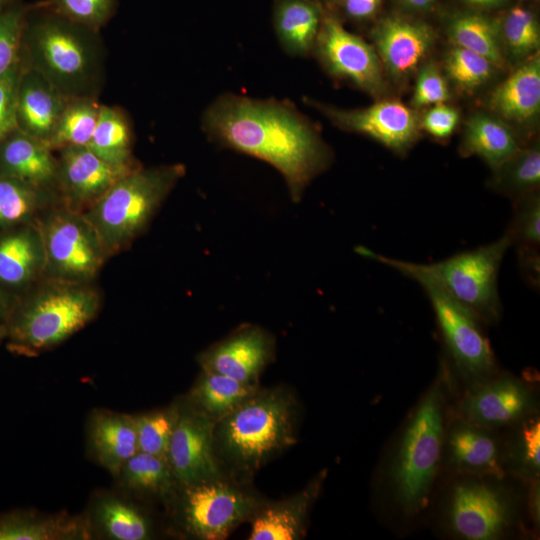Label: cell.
Segmentation results:
<instances>
[{
  "label": "cell",
  "mask_w": 540,
  "mask_h": 540,
  "mask_svg": "<svg viewBox=\"0 0 540 540\" xmlns=\"http://www.w3.org/2000/svg\"><path fill=\"white\" fill-rule=\"evenodd\" d=\"M57 151V196L61 205L76 212L87 211L118 179L137 168L108 164L87 146H67Z\"/></svg>",
  "instance_id": "obj_14"
},
{
  "label": "cell",
  "mask_w": 540,
  "mask_h": 540,
  "mask_svg": "<svg viewBox=\"0 0 540 540\" xmlns=\"http://www.w3.org/2000/svg\"><path fill=\"white\" fill-rule=\"evenodd\" d=\"M458 121L459 114L454 108L439 103L425 113L421 124L432 136L445 138L452 134Z\"/></svg>",
  "instance_id": "obj_46"
},
{
  "label": "cell",
  "mask_w": 540,
  "mask_h": 540,
  "mask_svg": "<svg viewBox=\"0 0 540 540\" xmlns=\"http://www.w3.org/2000/svg\"><path fill=\"white\" fill-rule=\"evenodd\" d=\"M530 495H531L530 506H531L532 517L535 521L539 522V486L538 484L534 483Z\"/></svg>",
  "instance_id": "obj_51"
},
{
  "label": "cell",
  "mask_w": 540,
  "mask_h": 540,
  "mask_svg": "<svg viewBox=\"0 0 540 540\" xmlns=\"http://www.w3.org/2000/svg\"><path fill=\"white\" fill-rule=\"evenodd\" d=\"M511 515L509 497L491 483L465 479L457 483L450 494L448 523L461 538L497 539L508 528Z\"/></svg>",
  "instance_id": "obj_11"
},
{
  "label": "cell",
  "mask_w": 540,
  "mask_h": 540,
  "mask_svg": "<svg viewBox=\"0 0 540 540\" xmlns=\"http://www.w3.org/2000/svg\"><path fill=\"white\" fill-rule=\"evenodd\" d=\"M56 198L55 192L0 174V231L34 222Z\"/></svg>",
  "instance_id": "obj_31"
},
{
  "label": "cell",
  "mask_w": 540,
  "mask_h": 540,
  "mask_svg": "<svg viewBox=\"0 0 540 540\" xmlns=\"http://www.w3.org/2000/svg\"><path fill=\"white\" fill-rule=\"evenodd\" d=\"M6 322L0 321V342L6 338Z\"/></svg>",
  "instance_id": "obj_53"
},
{
  "label": "cell",
  "mask_w": 540,
  "mask_h": 540,
  "mask_svg": "<svg viewBox=\"0 0 540 540\" xmlns=\"http://www.w3.org/2000/svg\"><path fill=\"white\" fill-rule=\"evenodd\" d=\"M493 68L484 57L458 46H454L445 59L447 75L465 90H474L483 85L491 77Z\"/></svg>",
  "instance_id": "obj_41"
},
{
  "label": "cell",
  "mask_w": 540,
  "mask_h": 540,
  "mask_svg": "<svg viewBox=\"0 0 540 540\" xmlns=\"http://www.w3.org/2000/svg\"><path fill=\"white\" fill-rule=\"evenodd\" d=\"M45 253L35 223L0 231V286L14 292L44 278Z\"/></svg>",
  "instance_id": "obj_21"
},
{
  "label": "cell",
  "mask_w": 540,
  "mask_h": 540,
  "mask_svg": "<svg viewBox=\"0 0 540 540\" xmlns=\"http://www.w3.org/2000/svg\"><path fill=\"white\" fill-rule=\"evenodd\" d=\"M89 533L79 520L42 517L20 512L0 516V540H54L84 538Z\"/></svg>",
  "instance_id": "obj_32"
},
{
  "label": "cell",
  "mask_w": 540,
  "mask_h": 540,
  "mask_svg": "<svg viewBox=\"0 0 540 540\" xmlns=\"http://www.w3.org/2000/svg\"><path fill=\"white\" fill-rule=\"evenodd\" d=\"M326 472L322 471L303 490L275 501H263L250 517V540H297L304 537L310 508Z\"/></svg>",
  "instance_id": "obj_19"
},
{
  "label": "cell",
  "mask_w": 540,
  "mask_h": 540,
  "mask_svg": "<svg viewBox=\"0 0 540 540\" xmlns=\"http://www.w3.org/2000/svg\"><path fill=\"white\" fill-rule=\"evenodd\" d=\"M101 299L90 283L44 278L18 301L6 321L12 352L34 356L59 345L97 315Z\"/></svg>",
  "instance_id": "obj_4"
},
{
  "label": "cell",
  "mask_w": 540,
  "mask_h": 540,
  "mask_svg": "<svg viewBox=\"0 0 540 540\" xmlns=\"http://www.w3.org/2000/svg\"><path fill=\"white\" fill-rule=\"evenodd\" d=\"M22 68L17 93V128L47 143L69 99L39 73Z\"/></svg>",
  "instance_id": "obj_22"
},
{
  "label": "cell",
  "mask_w": 540,
  "mask_h": 540,
  "mask_svg": "<svg viewBox=\"0 0 540 540\" xmlns=\"http://www.w3.org/2000/svg\"><path fill=\"white\" fill-rule=\"evenodd\" d=\"M95 519L104 533L116 540L150 538L151 525L133 505L114 497H104L95 507Z\"/></svg>",
  "instance_id": "obj_36"
},
{
  "label": "cell",
  "mask_w": 540,
  "mask_h": 540,
  "mask_svg": "<svg viewBox=\"0 0 540 540\" xmlns=\"http://www.w3.org/2000/svg\"><path fill=\"white\" fill-rule=\"evenodd\" d=\"M90 436L99 463L118 476L125 462L138 452L135 417L101 411L94 415Z\"/></svg>",
  "instance_id": "obj_24"
},
{
  "label": "cell",
  "mask_w": 540,
  "mask_h": 540,
  "mask_svg": "<svg viewBox=\"0 0 540 540\" xmlns=\"http://www.w3.org/2000/svg\"><path fill=\"white\" fill-rule=\"evenodd\" d=\"M406 8L415 11H427L430 10L436 0H399Z\"/></svg>",
  "instance_id": "obj_49"
},
{
  "label": "cell",
  "mask_w": 540,
  "mask_h": 540,
  "mask_svg": "<svg viewBox=\"0 0 540 540\" xmlns=\"http://www.w3.org/2000/svg\"><path fill=\"white\" fill-rule=\"evenodd\" d=\"M258 389V384L202 370L189 393L187 403L217 423Z\"/></svg>",
  "instance_id": "obj_27"
},
{
  "label": "cell",
  "mask_w": 540,
  "mask_h": 540,
  "mask_svg": "<svg viewBox=\"0 0 540 540\" xmlns=\"http://www.w3.org/2000/svg\"><path fill=\"white\" fill-rule=\"evenodd\" d=\"M214 428L215 422L188 403L178 406L168 461L179 486L222 474V466L214 448Z\"/></svg>",
  "instance_id": "obj_13"
},
{
  "label": "cell",
  "mask_w": 540,
  "mask_h": 540,
  "mask_svg": "<svg viewBox=\"0 0 540 540\" xmlns=\"http://www.w3.org/2000/svg\"><path fill=\"white\" fill-rule=\"evenodd\" d=\"M184 174L185 166L180 163L139 166L83 213L109 256L123 251L142 234Z\"/></svg>",
  "instance_id": "obj_5"
},
{
  "label": "cell",
  "mask_w": 540,
  "mask_h": 540,
  "mask_svg": "<svg viewBox=\"0 0 540 540\" xmlns=\"http://www.w3.org/2000/svg\"><path fill=\"white\" fill-rule=\"evenodd\" d=\"M506 233L516 245L521 270L530 281L539 278L540 199L534 192L517 199Z\"/></svg>",
  "instance_id": "obj_30"
},
{
  "label": "cell",
  "mask_w": 540,
  "mask_h": 540,
  "mask_svg": "<svg viewBox=\"0 0 540 540\" xmlns=\"http://www.w3.org/2000/svg\"><path fill=\"white\" fill-rule=\"evenodd\" d=\"M372 38L379 60L396 80L410 76L434 44L433 29L421 21L400 16L382 19Z\"/></svg>",
  "instance_id": "obj_17"
},
{
  "label": "cell",
  "mask_w": 540,
  "mask_h": 540,
  "mask_svg": "<svg viewBox=\"0 0 540 540\" xmlns=\"http://www.w3.org/2000/svg\"><path fill=\"white\" fill-rule=\"evenodd\" d=\"M16 2H19V0H0V11Z\"/></svg>",
  "instance_id": "obj_52"
},
{
  "label": "cell",
  "mask_w": 540,
  "mask_h": 540,
  "mask_svg": "<svg viewBox=\"0 0 540 540\" xmlns=\"http://www.w3.org/2000/svg\"><path fill=\"white\" fill-rule=\"evenodd\" d=\"M275 342L261 327L244 325L198 356L202 370L238 381L258 384L263 369L273 359Z\"/></svg>",
  "instance_id": "obj_16"
},
{
  "label": "cell",
  "mask_w": 540,
  "mask_h": 540,
  "mask_svg": "<svg viewBox=\"0 0 540 540\" xmlns=\"http://www.w3.org/2000/svg\"><path fill=\"white\" fill-rule=\"evenodd\" d=\"M21 65L33 70L68 99L98 97L105 78L99 32L53 12L26 22Z\"/></svg>",
  "instance_id": "obj_2"
},
{
  "label": "cell",
  "mask_w": 540,
  "mask_h": 540,
  "mask_svg": "<svg viewBox=\"0 0 540 540\" xmlns=\"http://www.w3.org/2000/svg\"><path fill=\"white\" fill-rule=\"evenodd\" d=\"M184 530L201 540H221L249 520L263 500L236 479L222 474L180 486Z\"/></svg>",
  "instance_id": "obj_9"
},
{
  "label": "cell",
  "mask_w": 540,
  "mask_h": 540,
  "mask_svg": "<svg viewBox=\"0 0 540 540\" xmlns=\"http://www.w3.org/2000/svg\"><path fill=\"white\" fill-rule=\"evenodd\" d=\"M17 301L18 297L13 292L0 286V321H7Z\"/></svg>",
  "instance_id": "obj_48"
},
{
  "label": "cell",
  "mask_w": 540,
  "mask_h": 540,
  "mask_svg": "<svg viewBox=\"0 0 540 540\" xmlns=\"http://www.w3.org/2000/svg\"><path fill=\"white\" fill-rule=\"evenodd\" d=\"M446 440L450 460L458 470L478 476L502 475L500 447L488 428L462 419L450 427Z\"/></svg>",
  "instance_id": "obj_23"
},
{
  "label": "cell",
  "mask_w": 540,
  "mask_h": 540,
  "mask_svg": "<svg viewBox=\"0 0 540 540\" xmlns=\"http://www.w3.org/2000/svg\"><path fill=\"white\" fill-rule=\"evenodd\" d=\"M450 41L487 59L494 67H502L504 58L500 28L485 15L466 12L451 18L448 24Z\"/></svg>",
  "instance_id": "obj_33"
},
{
  "label": "cell",
  "mask_w": 540,
  "mask_h": 540,
  "mask_svg": "<svg viewBox=\"0 0 540 540\" xmlns=\"http://www.w3.org/2000/svg\"><path fill=\"white\" fill-rule=\"evenodd\" d=\"M463 152L475 154L497 170L521 148L511 132L498 119L486 114L472 116L466 126Z\"/></svg>",
  "instance_id": "obj_29"
},
{
  "label": "cell",
  "mask_w": 540,
  "mask_h": 540,
  "mask_svg": "<svg viewBox=\"0 0 540 540\" xmlns=\"http://www.w3.org/2000/svg\"><path fill=\"white\" fill-rule=\"evenodd\" d=\"M297 406L286 389L260 390L244 400L214 428L218 460L236 474L258 470L271 457L295 444Z\"/></svg>",
  "instance_id": "obj_3"
},
{
  "label": "cell",
  "mask_w": 540,
  "mask_h": 540,
  "mask_svg": "<svg viewBox=\"0 0 540 540\" xmlns=\"http://www.w3.org/2000/svg\"><path fill=\"white\" fill-rule=\"evenodd\" d=\"M119 475L126 487L148 495L165 497L179 486L167 458L140 451L125 462Z\"/></svg>",
  "instance_id": "obj_35"
},
{
  "label": "cell",
  "mask_w": 540,
  "mask_h": 540,
  "mask_svg": "<svg viewBox=\"0 0 540 540\" xmlns=\"http://www.w3.org/2000/svg\"><path fill=\"white\" fill-rule=\"evenodd\" d=\"M502 34L510 52L518 57L528 55L540 45L538 20L521 6L509 10L502 24Z\"/></svg>",
  "instance_id": "obj_40"
},
{
  "label": "cell",
  "mask_w": 540,
  "mask_h": 540,
  "mask_svg": "<svg viewBox=\"0 0 540 540\" xmlns=\"http://www.w3.org/2000/svg\"><path fill=\"white\" fill-rule=\"evenodd\" d=\"M318 7L310 0H279L274 10V27L283 49L293 56H305L314 47L321 26Z\"/></svg>",
  "instance_id": "obj_26"
},
{
  "label": "cell",
  "mask_w": 540,
  "mask_h": 540,
  "mask_svg": "<svg viewBox=\"0 0 540 540\" xmlns=\"http://www.w3.org/2000/svg\"><path fill=\"white\" fill-rule=\"evenodd\" d=\"M490 107L506 119L524 122L540 109V60L534 57L516 69L490 97Z\"/></svg>",
  "instance_id": "obj_25"
},
{
  "label": "cell",
  "mask_w": 540,
  "mask_h": 540,
  "mask_svg": "<svg viewBox=\"0 0 540 540\" xmlns=\"http://www.w3.org/2000/svg\"><path fill=\"white\" fill-rule=\"evenodd\" d=\"M511 245L505 233L493 243L425 266L451 296L481 321L491 323L500 317L498 272Z\"/></svg>",
  "instance_id": "obj_10"
},
{
  "label": "cell",
  "mask_w": 540,
  "mask_h": 540,
  "mask_svg": "<svg viewBox=\"0 0 540 540\" xmlns=\"http://www.w3.org/2000/svg\"><path fill=\"white\" fill-rule=\"evenodd\" d=\"M202 127L221 146L274 166L293 201L300 200L306 186L331 160L315 127L286 101L224 94L206 108Z\"/></svg>",
  "instance_id": "obj_1"
},
{
  "label": "cell",
  "mask_w": 540,
  "mask_h": 540,
  "mask_svg": "<svg viewBox=\"0 0 540 540\" xmlns=\"http://www.w3.org/2000/svg\"><path fill=\"white\" fill-rule=\"evenodd\" d=\"M362 254L397 269L417 281L434 309L447 350L457 368L466 376L485 378L495 369V358L480 322L471 310L457 301L427 270L415 264L376 254L360 248Z\"/></svg>",
  "instance_id": "obj_7"
},
{
  "label": "cell",
  "mask_w": 540,
  "mask_h": 540,
  "mask_svg": "<svg viewBox=\"0 0 540 540\" xmlns=\"http://www.w3.org/2000/svg\"><path fill=\"white\" fill-rule=\"evenodd\" d=\"M0 174L57 194V156L18 128L0 140Z\"/></svg>",
  "instance_id": "obj_20"
},
{
  "label": "cell",
  "mask_w": 540,
  "mask_h": 540,
  "mask_svg": "<svg viewBox=\"0 0 540 540\" xmlns=\"http://www.w3.org/2000/svg\"><path fill=\"white\" fill-rule=\"evenodd\" d=\"M328 72L360 89L379 95L384 88L381 63L375 49L348 32L334 17L321 22L315 47Z\"/></svg>",
  "instance_id": "obj_12"
},
{
  "label": "cell",
  "mask_w": 540,
  "mask_h": 540,
  "mask_svg": "<svg viewBox=\"0 0 540 540\" xmlns=\"http://www.w3.org/2000/svg\"><path fill=\"white\" fill-rule=\"evenodd\" d=\"M337 126L372 137L386 147L403 151L416 139V113L398 101H381L369 107L344 110L309 101Z\"/></svg>",
  "instance_id": "obj_15"
},
{
  "label": "cell",
  "mask_w": 540,
  "mask_h": 540,
  "mask_svg": "<svg viewBox=\"0 0 540 540\" xmlns=\"http://www.w3.org/2000/svg\"><path fill=\"white\" fill-rule=\"evenodd\" d=\"M21 62L0 77V140L17 129V93Z\"/></svg>",
  "instance_id": "obj_43"
},
{
  "label": "cell",
  "mask_w": 540,
  "mask_h": 540,
  "mask_svg": "<svg viewBox=\"0 0 540 540\" xmlns=\"http://www.w3.org/2000/svg\"><path fill=\"white\" fill-rule=\"evenodd\" d=\"M494 185L517 199L536 190L540 182V151L537 146L520 149L497 170Z\"/></svg>",
  "instance_id": "obj_37"
},
{
  "label": "cell",
  "mask_w": 540,
  "mask_h": 540,
  "mask_svg": "<svg viewBox=\"0 0 540 540\" xmlns=\"http://www.w3.org/2000/svg\"><path fill=\"white\" fill-rule=\"evenodd\" d=\"M443 442V393L437 383L406 425L391 469L394 497L408 515L419 513L429 502Z\"/></svg>",
  "instance_id": "obj_6"
},
{
  "label": "cell",
  "mask_w": 540,
  "mask_h": 540,
  "mask_svg": "<svg viewBox=\"0 0 540 540\" xmlns=\"http://www.w3.org/2000/svg\"><path fill=\"white\" fill-rule=\"evenodd\" d=\"M464 3L481 9H492L502 7L508 0H461Z\"/></svg>",
  "instance_id": "obj_50"
},
{
  "label": "cell",
  "mask_w": 540,
  "mask_h": 540,
  "mask_svg": "<svg viewBox=\"0 0 540 540\" xmlns=\"http://www.w3.org/2000/svg\"><path fill=\"white\" fill-rule=\"evenodd\" d=\"M133 132L125 112L116 106L101 105L94 133L87 147L100 159L118 167L135 168Z\"/></svg>",
  "instance_id": "obj_28"
},
{
  "label": "cell",
  "mask_w": 540,
  "mask_h": 540,
  "mask_svg": "<svg viewBox=\"0 0 540 540\" xmlns=\"http://www.w3.org/2000/svg\"><path fill=\"white\" fill-rule=\"evenodd\" d=\"M533 399L520 380L503 376L468 393L460 404L464 420L488 429L513 424L530 413Z\"/></svg>",
  "instance_id": "obj_18"
},
{
  "label": "cell",
  "mask_w": 540,
  "mask_h": 540,
  "mask_svg": "<svg viewBox=\"0 0 540 540\" xmlns=\"http://www.w3.org/2000/svg\"><path fill=\"white\" fill-rule=\"evenodd\" d=\"M178 406L135 417L138 451L168 459Z\"/></svg>",
  "instance_id": "obj_38"
},
{
  "label": "cell",
  "mask_w": 540,
  "mask_h": 540,
  "mask_svg": "<svg viewBox=\"0 0 540 540\" xmlns=\"http://www.w3.org/2000/svg\"><path fill=\"white\" fill-rule=\"evenodd\" d=\"M101 105L95 97L69 99L47 145L53 151L67 146H87L94 133Z\"/></svg>",
  "instance_id": "obj_34"
},
{
  "label": "cell",
  "mask_w": 540,
  "mask_h": 540,
  "mask_svg": "<svg viewBox=\"0 0 540 540\" xmlns=\"http://www.w3.org/2000/svg\"><path fill=\"white\" fill-rule=\"evenodd\" d=\"M35 223L44 253V278L90 283L109 257L92 224L63 205L43 212Z\"/></svg>",
  "instance_id": "obj_8"
},
{
  "label": "cell",
  "mask_w": 540,
  "mask_h": 540,
  "mask_svg": "<svg viewBox=\"0 0 540 540\" xmlns=\"http://www.w3.org/2000/svg\"><path fill=\"white\" fill-rule=\"evenodd\" d=\"M329 3H337V2H340V1H343V0H327Z\"/></svg>",
  "instance_id": "obj_54"
},
{
  "label": "cell",
  "mask_w": 540,
  "mask_h": 540,
  "mask_svg": "<svg viewBox=\"0 0 540 540\" xmlns=\"http://www.w3.org/2000/svg\"><path fill=\"white\" fill-rule=\"evenodd\" d=\"M382 0H343L346 14L354 19H365L372 16L379 8Z\"/></svg>",
  "instance_id": "obj_47"
},
{
  "label": "cell",
  "mask_w": 540,
  "mask_h": 540,
  "mask_svg": "<svg viewBox=\"0 0 540 540\" xmlns=\"http://www.w3.org/2000/svg\"><path fill=\"white\" fill-rule=\"evenodd\" d=\"M46 6L71 22L99 32L110 19L115 0H49Z\"/></svg>",
  "instance_id": "obj_42"
},
{
  "label": "cell",
  "mask_w": 540,
  "mask_h": 540,
  "mask_svg": "<svg viewBox=\"0 0 540 540\" xmlns=\"http://www.w3.org/2000/svg\"><path fill=\"white\" fill-rule=\"evenodd\" d=\"M539 419L532 417L526 419L520 429L516 444V456L522 469L530 476L535 477L539 472L540 448Z\"/></svg>",
  "instance_id": "obj_45"
},
{
  "label": "cell",
  "mask_w": 540,
  "mask_h": 540,
  "mask_svg": "<svg viewBox=\"0 0 540 540\" xmlns=\"http://www.w3.org/2000/svg\"><path fill=\"white\" fill-rule=\"evenodd\" d=\"M449 99L447 84L433 63L425 65L418 74L412 98L415 107L436 105Z\"/></svg>",
  "instance_id": "obj_44"
},
{
  "label": "cell",
  "mask_w": 540,
  "mask_h": 540,
  "mask_svg": "<svg viewBox=\"0 0 540 540\" xmlns=\"http://www.w3.org/2000/svg\"><path fill=\"white\" fill-rule=\"evenodd\" d=\"M30 7L16 2L0 11V77L20 62Z\"/></svg>",
  "instance_id": "obj_39"
}]
</instances>
